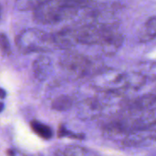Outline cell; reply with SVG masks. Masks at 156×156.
Wrapping results in <instances>:
<instances>
[{"label": "cell", "instance_id": "6da1fadb", "mask_svg": "<svg viewBox=\"0 0 156 156\" xmlns=\"http://www.w3.org/2000/svg\"><path fill=\"white\" fill-rule=\"evenodd\" d=\"M80 2H48L44 1L35 11L34 19L43 24L58 23L76 13Z\"/></svg>", "mask_w": 156, "mask_h": 156}, {"label": "cell", "instance_id": "7a4b0ae2", "mask_svg": "<svg viewBox=\"0 0 156 156\" xmlns=\"http://www.w3.org/2000/svg\"><path fill=\"white\" fill-rule=\"evenodd\" d=\"M45 34L36 30H26L16 38V44L20 50L27 52H36L44 49L42 43L46 42Z\"/></svg>", "mask_w": 156, "mask_h": 156}, {"label": "cell", "instance_id": "3957f363", "mask_svg": "<svg viewBox=\"0 0 156 156\" xmlns=\"http://www.w3.org/2000/svg\"><path fill=\"white\" fill-rule=\"evenodd\" d=\"M61 65L64 69L79 77L84 76L91 68L90 60L78 54H69L63 57Z\"/></svg>", "mask_w": 156, "mask_h": 156}, {"label": "cell", "instance_id": "277c9868", "mask_svg": "<svg viewBox=\"0 0 156 156\" xmlns=\"http://www.w3.org/2000/svg\"><path fill=\"white\" fill-rule=\"evenodd\" d=\"M49 65H50V62L48 59V58H46V57L38 58V59H37L34 62V66H33L35 76L40 80L45 79L48 75Z\"/></svg>", "mask_w": 156, "mask_h": 156}, {"label": "cell", "instance_id": "5b68a950", "mask_svg": "<svg viewBox=\"0 0 156 156\" xmlns=\"http://www.w3.org/2000/svg\"><path fill=\"white\" fill-rule=\"evenodd\" d=\"M30 127L37 135H38L39 137H41L43 139L48 140L53 135L52 130L49 126L43 124L37 121H32L30 122Z\"/></svg>", "mask_w": 156, "mask_h": 156}, {"label": "cell", "instance_id": "8992f818", "mask_svg": "<svg viewBox=\"0 0 156 156\" xmlns=\"http://www.w3.org/2000/svg\"><path fill=\"white\" fill-rule=\"evenodd\" d=\"M154 37H156V16L147 20L141 36L143 41H148Z\"/></svg>", "mask_w": 156, "mask_h": 156}, {"label": "cell", "instance_id": "52a82bcc", "mask_svg": "<svg viewBox=\"0 0 156 156\" xmlns=\"http://www.w3.org/2000/svg\"><path fill=\"white\" fill-rule=\"evenodd\" d=\"M73 103L72 98L67 95H61L56 98L52 102V108L56 111L63 112L71 108Z\"/></svg>", "mask_w": 156, "mask_h": 156}, {"label": "cell", "instance_id": "ba28073f", "mask_svg": "<svg viewBox=\"0 0 156 156\" xmlns=\"http://www.w3.org/2000/svg\"><path fill=\"white\" fill-rule=\"evenodd\" d=\"M89 154L86 149L77 146L68 147L64 151V156H89Z\"/></svg>", "mask_w": 156, "mask_h": 156}, {"label": "cell", "instance_id": "9c48e42d", "mask_svg": "<svg viewBox=\"0 0 156 156\" xmlns=\"http://www.w3.org/2000/svg\"><path fill=\"white\" fill-rule=\"evenodd\" d=\"M44 1H19L16 2V5L19 10H28V9H37Z\"/></svg>", "mask_w": 156, "mask_h": 156}, {"label": "cell", "instance_id": "30bf717a", "mask_svg": "<svg viewBox=\"0 0 156 156\" xmlns=\"http://www.w3.org/2000/svg\"><path fill=\"white\" fill-rule=\"evenodd\" d=\"M58 136L59 138L65 137V136H69V137L76 138V139H82V138L84 137L82 134H73V133H71V132L68 131L63 125H60V126H59L58 131Z\"/></svg>", "mask_w": 156, "mask_h": 156}, {"label": "cell", "instance_id": "8fae6325", "mask_svg": "<svg viewBox=\"0 0 156 156\" xmlns=\"http://www.w3.org/2000/svg\"><path fill=\"white\" fill-rule=\"evenodd\" d=\"M0 48L4 53H9L10 51L9 40L5 34H0Z\"/></svg>", "mask_w": 156, "mask_h": 156}, {"label": "cell", "instance_id": "7c38bea8", "mask_svg": "<svg viewBox=\"0 0 156 156\" xmlns=\"http://www.w3.org/2000/svg\"><path fill=\"white\" fill-rule=\"evenodd\" d=\"M5 95H6V92L5 91V90H3V89L0 88V99L5 98Z\"/></svg>", "mask_w": 156, "mask_h": 156}, {"label": "cell", "instance_id": "4fadbf2b", "mask_svg": "<svg viewBox=\"0 0 156 156\" xmlns=\"http://www.w3.org/2000/svg\"><path fill=\"white\" fill-rule=\"evenodd\" d=\"M6 154L8 156H14L15 155V153H14L13 150H10V149H9V150L6 151Z\"/></svg>", "mask_w": 156, "mask_h": 156}, {"label": "cell", "instance_id": "5bb4252c", "mask_svg": "<svg viewBox=\"0 0 156 156\" xmlns=\"http://www.w3.org/2000/svg\"><path fill=\"white\" fill-rule=\"evenodd\" d=\"M4 110V103L3 102H0V112Z\"/></svg>", "mask_w": 156, "mask_h": 156}, {"label": "cell", "instance_id": "9a60e30c", "mask_svg": "<svg viewBox=\"0 0 156 156\" xmlns=\"http://www.w3.org/2000/svg\"><path fill=\"white\" fill-rule=\"evenodd\" d=\"M0 16H1V6H0Z\"/></svg>", "mask_w": 156, "mask_h": 156}]
</instances>
